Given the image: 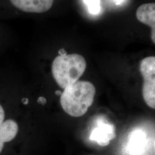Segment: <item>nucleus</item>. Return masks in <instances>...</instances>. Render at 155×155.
<instances>
[{
  "mask_svg": "<svg viewBox=\"0 0 155 155\" xmlns=\"http://www.w3.org/2000/svg\"><path fill=\"white\" fill-rule=\"evenodd\" d=\"M96 92V88L92 83L78 81L61 93V105L69 116L80 117L86 114L93 104Z\"/></svg>",
  "mask_w": 155,
  "mask_h": 155,
  "instance_id": "nucleus-1",
  "label": "nucleus"
},
{
  "mask_svg": "<svg viewBox=\"0 0 155 155\" xmlns=\"http://www.w3.org/2000/svg\"><path fill=\"white\" fill-rule=\"evenodd\" d=\"M86 68V59L80 54H63L57 56L52 65L53 78L65 89L79 80Z\"/></svg>",
  "mask_w": 155,
  "mask_h": 155,
  "instance_id": "nucleus-2",
  "label": "nucleus"
},
{
  "mask_svg": "<svg viewBox=\"0 0 155 155\" xmlns=\"http://www.w3.org/2000/svg\"><path fill=\"white\" fill-rule=\"evenodd\" d=\"M121 152L123 155L154 154V134H149L143 128H134L128 134L123 144Z\"/></svg>",
  "mask_w": 155,
  "mask_h": 155,
  "instance_id": "nucleus-3",
  "label": "nucleus"
},
{
  "mask_svg": "<svg viewBox=\"0 0 155 155\" xmlns=\"http://www.w3.org/2000/svg\"><path fill=\"white\" fill-rule=\"evenodd\" d=\"M140 73L144 78L142 96L145 103L151 108H155V57L142 59L139 65Z\"/></svg>",
  "mask_w": 155,
  "mask_h": 155,
  "instance_id": "nucleus-4",
  "label": "nucleus"
},
{
  "mask_svg": "<svg viewBox=\"0 0 155 155\" xmlns=\"http://www.w3.org/2000/svg\"><path fill=\"white\" fill-rule=\"evenodd\" d=\"M115 129L113 124L107 121L99 119L96 122V125L93 128L89 136L91 141H96L101 146H106L112 139L115 138Z\"/></svg>",
  "mask_w": 155,
  "mask_h": 155,
  "instance_id": "nucleus-5",
  "label": "nucleus"
},
{
  "mask_svg": "<svg viewBox=\"0 0 155 155\" xmlns=\"http://www.w3.org/2000/svg\"><path fill=\"white\" fill-rule=\"evenodd\" d=\"M15 8L28 13H43L51 9L54 0H9Z\"/></svg>",
  "mask_w": 155,
  "mask_h": 155,
  "instance_id": "nucleus-6",
  "label": "nucleus"
},
{
  "mask_svg": "<svg viewBox=\"0 0 155 155\" xmlns=\"http://www.w3.org/2000/svg\"><path fill=\"white\" fill-rule=\"evenodd\" d=\"M139 22L149 25L152 28V40L155 43V4L146 3L139 6L136 12Z\"/></svg>",
  "mask_w": 155,
  "mask_h": 155,
  "instance_id": "nucleus-7",
  "label": "nucleus"
},
{
  "mask_svg": "<svg viewBox=\"0 0 155 155\" xmlns=\"http://www.w3.org/2000/svg\"><path fill=\"white\" fill-rule=\"evenodd\" d=\"M19 131V126L15 120H5L0 127V140L5 144L12 141Z\"/></svg>",
  "mask_w": 155,
  "mask_h": 155,
  "instance_id": "nucleus-8",
  "label": "nucleus"
},
{
  "mask_svg": "<svg viewBox=\"0 0 155 155\" xmlns=\"http://www.w3.org/2000/svg\"><path fill=\"white\" fill-rule=\"evenodd\" d=\"M83 1L87 7L89 14L94 16L100 14L101 11V0H83Z\"/></svg>",
  "mask_w": 155,
  "mask_h": 155,
  "instance_id": "nucleus-9",
  "label": "nucleus"
},
{
  "mask_svg": "<svg viewBox=\"0 0 155 155\" xmlns=\"http://www.w3.org/2000/svg\"><path fill=\"white\" fill-rule=\"evenodd\" d=\"M5 109H4L3 106L0 104V127H1V126L2 124L4 121H5ZM4 146H5V144L2 142V141L0 140V153H1L2 151Z\"/></svg>",
  "mask_w": 155,
  "mask_h": 155,
  "instance_id": "nucleus-10",
  "label": "nucleus"
},
{
  "mask_svg": "<svg viewBox=\"0 0 155 155\" xmlns=\"http://www.w3.org/2000/svg\"><path fill=\"white\" fill-rule=\"evenodd\" d=\"M114 2L116 3V5H121V4H123L126 0H113Z\"/></svg>",
  "mask_w": 155,
  "mask_h": 155,
  "instance_id": "nucleus-11",
  "label": "nucleus"
}]
</instances>
